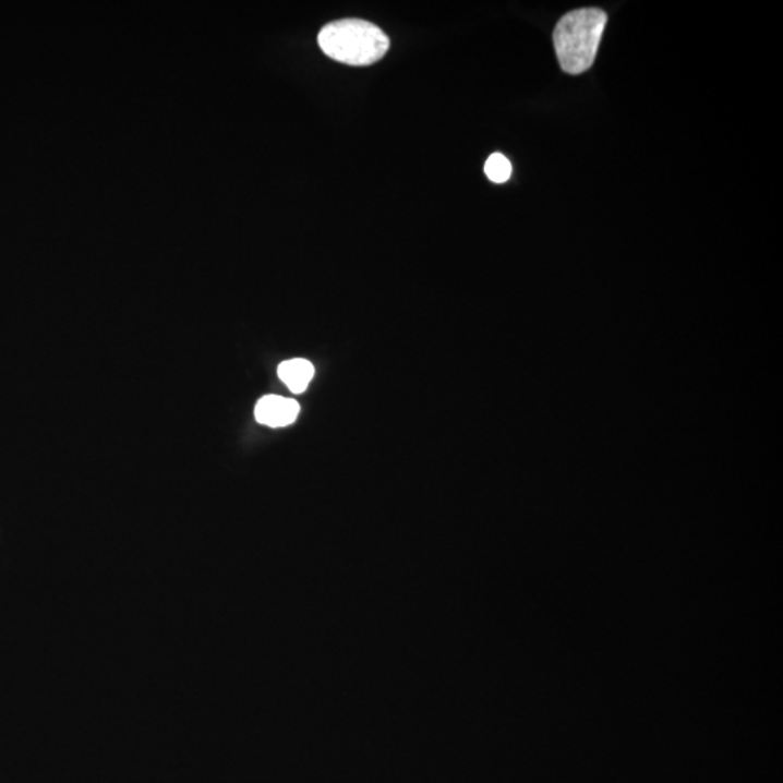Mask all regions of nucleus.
Returning <instances> with one entry per match:
<instances>
[{
	"label": "nucleus",
	"mask_w": 783,
	"mask_h": 783,
	"mask_svg": "<svg viewBox=\"0 0 783 783\" xmlns=\"http://www.w3.org/2000/svg\"><path fill=\"white\" fill-rule=\"evenodd\" d=\"M314 366L305 359L288 360V362H284L277 368V375H279L280 381L284 382L293 394H302V392H305L308 385L311 384L312 377H314Z\"/></svg>",
	"instance_id": "nucleus-4"
},
{
	"label": "nucleus",
	"mask_w": 783,
	"mask_h": 783,
	"mask_svg": "<svg viewBox=\"0 0 783 783\" xmlns=\"http://www.w3.org/2000/svg\"><path fill=\"white\" fill-rule=\"evenodd\" d=\"M318 44L329 59L349 65H369L386 55L389 38L372 22L341 20L320 31Z\"/></svg>",
	"instance_id": "nucleus-2"
},
{
	"label": "nucleus",
	"mask_w": 783,
	"mask_h": 783,
	"mask_svg": "<svg viewBox=\"0 0 783 783\" xmlns=\"http://www.w3.org/2000/svg\"><path fill=\"white\" fill-rule=\"evenodd\" d=\"M606 21V13L598 8L578 9L558 21L553 43L563 72L575 76L592 68Z\"/></svg>",
	"instance_id": "nucleus-1"
},
{
	"label": "nucleus",
	"mask_w": 783,
	"mask_h": 783,
	"mask_svg": "<svg viewBox=\"0 0 783 783\" xmlns=\"http://www.w3.org/2000/svg\"><path fill=\"white\" fill-rule=\"evenodd\" d=\"M485 173L491 182L505 183L513 174L511 162H509L508 158L503 156V154H492V156L487 158Z\"/></svg>",
	"instance_id": "nucleus-5"
},
{
	"label": "nucleus",
	"mask_w": 783,
	"mask_h": 783,
	"mask_svg": "<svg viewBox=\"0 0 783 783\" xmlns=\"http://www.w3.org/2000/svg\"><path fill=\"white\" fill-rule=\"evenodd\" d=\"M301 407L297 400L281 398V396L268 395L258 400L254 415L257 422L263 425L279 429L288 426L297 421Z\"/></svg>",
	"instance_id": "nucleus-3"
}]
</instances>
